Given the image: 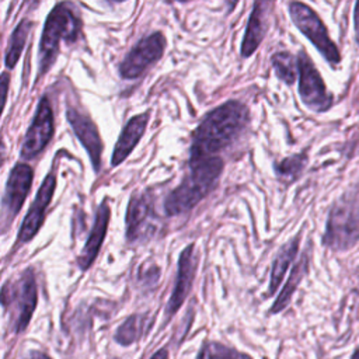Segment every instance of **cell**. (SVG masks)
I'll list each match as a JSON object with an SVG mask.
<instances>
[{
	"instance_id": "1",
	"label": "cell",
	"mask_w": 359,
	"mask_h": 359,
	"mask_svg": "<svg viewBox=\"0 0 359 359\" xmlns=\"http://www.w3.org/2000/svg\"><path fill=\"white\" fill-rule=\"evenodd\" d=\"M250 123L245 104L229 100L209 111L192 132L189 160L219 157V153L236 143Z\"/></svg>"
},
{
	"instance_id": "2",
	"label": "cell",
	"mask_w": 359,
	"mask_h": 359,
	"mask_svg": "<svg viewBox=\"0 0 359 359\" xmlns=\"http://www.w3.org/2000/svg\"><path fill=\"white\" fill-rule=\"evenodd\" d=\"M223 167L224 161L220 156L203 160H189L187 175L164 201L163 208L165 215L177 216L192 210L217 185Z\"/></svg>"
},
{
	"instance_id": "3",
	"label": "cell",
	"mask_w": 359,
	"mask_h": 359,
	"mask_svg": "<svg viewBox=\"0 0 359 359\" xmlns=\"http://www.w3.org/2000/svg\"><path fill=\"white\" fill-rule=\"evenodd\" d=\"M81 34V20L70 3L62 1L49 11L38 49V77L53 66L60 42L74 43Z\"/></svg>"
},
{
	"instance_id": "4",
	"label": "cell",
	"mask_w": 359,
	"mask_h": 359,
	"mask_svg": "<svg viewBox=\"0 0 359 359\" xmlns=\"http://www.w3.org/2000/svg\"><path fill=\"white\" fill-rule=\"evenodd\" d=\"M359 241V184L349 188L332 205L323 244L328 248L342 251Z\"/></svg>"
},
{
	"instance_id": "5",
	"label": "cell",
	"mask_w": 359,
	"mask_h": 359,
	"mask_svg": "<svg viewBox=\"0 0 359 359\" xmlns=\"http://www.w3.org/2000/svg\"><path fill=\"white\" fill-rule=\"evenodd\" d=\"M38 302V289L32 268H27L17 279L7 280L1 287V304L11 313L13 330L22 332L35 311Z\"/></svg>"
},
{
	"instance_id": "6",
	"label": "cell",
	"mask_w": 359,
	"mask_h": 359,
	"mask_svg": "<svg viewBox=\"0 0 359 359\" xmlns=\"http://www.w3.org/2000/svg\"><path fill=\"white\" fill-rule=\"evenodd\" d=\"M289 15L296 28L316 46L328 63L338 65L341 62V53L337 45L330 38L324 22L311 7L300 1H292L289 3Z\"/></svg>"
},
{
	"instance_id": "7",
	"label": "cell",
	"mask_w": 359,
	"mask_h": 359,
	"mask_svg": "<svg viewBox=\"0 0 359 359\" xmlns=\"http://www.w3.org/2000/svg\"><path fill=\"white\" fill-rule=\"evenodd\" d=\"M167 39L163 32L156 31L143 36L125 56L119 65V74L125 80L140 77L164 53Z\"/></svg>"
},
{
	"instance_id": "8",
	"label": "cell",
	"mask_w": 359,
	"mask_h": 359,
	"mask_svg": "<svg viewBox=\"0 0 359 359\" xmlns=\"http://www.w3.org/2000/svg\"><path fill=\"white\" fill-rule=\"evenodd\" d=\"M297 67L299 95L303 104L314 112H325L332 105V95L327 91L321 74L304 50L299 52Z\"/></svg>"
},
{
	"instance_id": "9",
	"label": "cell",
	"mask_w": 359,
	"mask_h": 359,
	"mask_svg": "<svg viewBox=\"0 0 359 359\" xmlns=\"http://www.w3.org/2000/svg\"><path fill=\"white\" fill-rule=\"evenodd\" d=\"M55 132L53 123V112L50 102L46 95H42L34 119L29 128L25 132L22 144H21V157L25 160H31L42 153V150L48 146Z\"/></svg>"
},
{
	"instance_id": "10",
	"label": "cell",
	"mask_w": 359,
	"mask_h": 359,
	"mask_svg": "<svg viewBox=\"0 0 359 359\" xmlns=\"http://www.w3.org/2000/svg\"><path fill=\"white\" fill-rule=\"evenodd\" d=\"M34 171L32 167L27 163H17L10 171L8 180L6 182L3 203H1V216L3 226L6 227L11 223L15 216L20 213L32 185Z\"/></svg>"
},
{
	"instance_id": "11",
	"label": "cell",
	"mask_w": 359,
	"mask_h": 359,
	"mask_svg": "<svg viewBox=\"0 0 359 359\" xmlns=\"http://www.w3.org/2000/svg\"><path fill=\"white\" fill-rule=\"evenodd\" d=\"M55 188H56V175L53 172H49L43 178L39 189L36 191L35 199H34L32 205L29 206V209L20 226V230L17 234V238L20 243L31 241L36 236L39 229L42 227L45 215H46L45 212L53 198Z\"/></svg>"
},
{
	"instance_id": "12",
	"label": "cell",
	"mask_w": 359,
	"mask_h": 359,
	"mask_svg": "<svg viewBox=\"0 0 359 359\" xmlns=\"http://www.w3.org/2000/svg\"><path fill=\"white\" fill-rule=\"evenodd\" d=\"M154 216V202L150 191L133 192L125 216V236L129 243H135L153 229L151 217Z\"/></svg>"
},
{
	"instance_id": "13",
	"label": "cell",
	"mask_w": 359,
	"mask_h": 359,
	"mask_svg": "<svg viewBox=\"0 0 359 359\" xmlns=\"http://www.w3.org/2000/svg\"><path fill=\"white\" fill-rule=\"evenodd\" d=\"M196 268H198V258L195 255V244L191 243L180 254L174 289L165 307V318L170 320L178 311V309L184 304L185 299L191 292Z\"/></svg>"
},
{
	"instance_id": "14",
	"label": "cell",
	"mask_w": 359,
	"mask_h": 359,
	"mask_svg": "<svg viewBox=\"0 0 359 359\" xmlns=\"http://www.w3.org/2000/svg\"><path fill=\"white\" fill-rule=\"evenodd\" d=\"M66 118L76 135V137L80 140L81 146L86 149V151L90 156L93 168L95 172L101 168V154H102V140L98 133V129L93 119L83 114L81 111L76 108H67Z\"/></svg>"
},
{
	"instance_id": "15",
	"label": "cell",
	"mask_w": 359,
	"mask_h": 359,
	"mask_svg": "<svg viewBox=\"0 0 359 359\" xmlns=\"http://www.w3.org/2000/svg\"><path fill=\"white\" fill-rule=\"evenodd\" d=\"M109 216H111V210H109V205L107 201H104L97 212H95V219H94V224L90 230L88 238L81 250V252L77 257V265L81 271H87L93 262L95 261L100 248L104 243L107 230H108V223H109Z\"/></svg>"
},
{
	"instance_id": "16",
	"label": "cell",
	"mask_w": 359,
	"mask_h": 359,
	"mask_svg": "<svg viewBox=\"0 0 359 359\" xmlns=\"http://www.w3.org/2000/svg\"><path fill=\"white\" fill-rule=\"evenodd\" d=\"M149 119H150V111H144L142 114L132 116L125 123L111 156L112 167H116L121 163H123L128 158V156L132 153V150L137 146V143L140 142L147 128Z\"/></svg>"
},
{
	"instance_id": "17",
	"label": "cell",
	"mask_w": 359,
	"mask_h": 359,
	"mask_svg": "<svg viewBox=\"0 0 359 359\" xmlns=\"http://www.w3.org/2000/svg\"><path fill=\"white\" fill-rule=\"evenodd\" d=\"M272 3L268 1H255L252 6V11L248 17L245 34L241 42V56L250 57L259 43L262 42L265 32L268 29V17H269V7Z\"/></svg>"
},
{
	"instance_id": "18",
	"label": "cell",
	"mask_w": 359,
	"mask_h": 359,
	"mask_svg": "<svg viewBox=\"0 0 359 359\" xmlns=\"http://www.w3.org/2000/svg\"><path fill=\"white\" fill-rule=\"evenodd\" d=\"M299 243H300V236H296L279 248V251H278V254H276V257L272 262L271 279H269V286H268V296H272L278 290L289 265L293 262L294 257L297 255Z\"/></svg>"
},
{
	"instance_id": "19",
	"label": "cell",
	"mask_w": 359,
	"mask_h": 359,
	"mask_svg": "<svg viewBox=\"0 0 359 359\" xmlns=\"http://www.w3.org/2000/svg\"><path fill=\"white\" fill-rule=\"evenodd\" d=\"M309 262H310V258H309V250H306L300 259L294 264V266L292 268V272L283 286V289L280 290L279 296L276 297V300L273 302L269 313L271 314H276V313H280L282 310H285L287 307V304L290 303L292 300V296L293 293L296 292L297 286L300 285L302 279L306 276V273L309 272Z\"/></svg>"
},
{
	"instance_id": "20",
	"label": "cell",
	"mask_w": 359,
	"mask_h": 359,
	"mask_svg": "<svg viewBox=\"0 0 359 359\" xmlns=\"http://www.w3.org/2000/svg\"><path fill=\"white\" fill-rule=\"evenodd\" d=\"M31 29H32V22L28 18L21 20L17 24V27L13 29L7 49H6V55H4V63L7 69H14L15 65L18 63Z\"/></svg>"
},
{
	"instance_id": "21",
	"label": "cell",
	"mask_w": 359,
	"mask_h": 359,
	"mask_svg": "<svg viewBox=\"0 0 359 359\" xmlns=\"http://www.w3.org/2000/svg\"><path fill=\"white\" fill-rule=\"evenodd\" d=\"M147 314H132L129 316L115 331L114 339L119 345L129 346L139 341L146 331Z\"/></svg>"
},
{
	"instance_id": "22",
	"label": "cell",
	"mask_w": 359,
	"mask_h": 359,
	"mask_svg": "<svg viewBox=\"0 0 359 359\" xmlns=\"http://www.w3.org/2000/svg\"><path fill=\"white\" fill-rule=\"evenodd\" d=\"M271 63L278 79H280L283 83L292 86L296 81V77L299 74L297 59L290 52H275L271 56Z\"/></svg>"
},
{
	"instance_id": "23",
	"label": "cell",
	"mask_w": 359,
	"mask_h": 359,
	"mask_svg": "<svg viewBox=\"0 0 359 359\" xmlns=\"http://www.w3.org/2000/svg\"><path fill=\"white\" fill-rule=\"evenodd\" d=\"M306 164H307L306 153L293 154V156H289V157L283 158L282 161L276 163L275 172H276L278 178H280L282 181L293 182L300 177Z\"/></svg>"
},
{
	"instance_id": "24",
	"label": "cell",
	"mask_w": 359,
	"mask_h": 359,
	"mask_svg": "<svg viewBox=\"0 0 359 359\" xmlns=\"http://www.w3.org/2000/svg\"><path fill=\"white\" fill-rule=\"evenodd\" d=\"M196 359H251V356L217 341H206L199 349Z\"/></svg>"
},
{
	"instance_id": "25",
	"label": "cell",
	"mask_w": 359,
	"mask_h": 359,
	"mask_svg": "<svg viewBox=\"0 0 359 359\" xmlns=\"http://www.w3.org/2000/svg\"><path fill=\"white\" fill-rule=\"evenodd\" d=\"M22 359H52L48 353L42 352V351H36V349H31L27 351L22 356Z\"/></svg>"
},
{
	"instance_id": "26",
	"label": "cell",
	"mask_w": 359,
	"mask_h": 359,
	"mask_svg": "<svg viewBox=\"0 0 359 359\" xmlns=\"http://www.w3.org/2000/svg\"><path fill=\"white\" fill-rule=\"evenodd\" d=\"M1 88H3V105H6L7 91H8V76H7V73L1 74Z\"/></svg>"
},
{
	"instance_id": "27",
	"label": "cell",
	"mask_w": 359,
	"mask_h": 359,
	"mask_svg": "<svg viewBox=\"0 0 359 359\" xmlns=\"http://www.w3.org/2000/svg\"><path fill=\"white\" fill-rule=\"evenodd\" d=\"M353 21H355V34H356V41L359 43V1L355 4L353 10Z\"/></svg>"
},
{
	"instance_id": "28",
	"label": "cell",
	"mask_w": 359,
	"mask_h": 359,
	"mask_svg": "<svg viewBox=\"0 0 359 359\" xmlns=\"http://www.w3.org/2000/svg\"><path fill=\"white\" fill-rule=\"evenodd\" d=\"M150 359H168V351L167 348H160L158 351H156Z\"/></svg>"
},
{
	"instance_id": "29",
	"label": "cell",
	"mask_w": 359,
	"mask_h": 359,
	"mask_svg": "<svg viewBox=\"0 0 359 359\" xmlns=\"http://www.w3.org/2000/svg\"><path fill=\"white\" fill-rule=\"evenodd\" d=\"M349 359H359V346L352 352V355H351Z\"/></svg>"
},
{
	"instance_id": "30",
	"label": "cell",
	"mask_w": 359,
	"mask_h": 359,
	"mask_svg": "<svg viewBox=\"0 0 359 359\" xmlns=\"http://www.w3.org/2000/svg\"><path fill=\"white\" fill-rule=\"evenodd\" d=\"M109 359H116V358H109Z\"/></svg>"
}]
</instances>
